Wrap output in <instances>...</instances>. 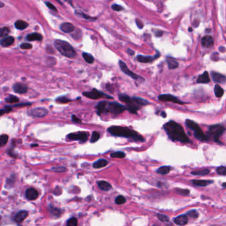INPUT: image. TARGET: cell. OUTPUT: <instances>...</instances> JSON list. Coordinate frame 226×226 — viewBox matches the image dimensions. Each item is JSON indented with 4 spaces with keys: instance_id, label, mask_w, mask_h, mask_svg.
<instances>
[{
    "instance_id": "7bdbcfd3",
    "label": "cell",
    "mask_w": 226,
    "mask_h": 226,
    "mask_svg": "<svg viewBox=\"0 0 226 226\" xmlns=\"http://www.w3.org/2000/svg\"><path fill=\"white\" fill-rule=\"evenodd\" d=\"M51 170L52 171L55 172H65L67 171V169L65 167H52Z\"/></svg>"
},
{
    "instance_id": "836d02e7",
    "label": "cell",
    "mask_w": 226,
    "mask_h": 226,
    "mask_svg": "<svg viewBox=\"0 0 226 226\" xmlns=\"http://www.w3.org/2000/svg\"><path fill=\"white\" fill-rule=\"evenodd\" d=\"M82 56L84 58V59L85 60V61L89 64H92L94 61V57L92 56L90 54L84 53L82 54Z\"/></svg>"
},
{
    "instance_id": "4fadbf2b",
    "label": "cell",
    "mask_w": 226,
    "mask_h": 226,
    "mask_svg": "<svg viewBox=\"0 0 226 226\" xmlns=\"http://www.w3.org/2000/svg\"><path fill=\"white\" fill-rule=\"evenodd\" d=\"M13 91L15 92V93L21 94L26 93L28 90V88L27 86L24 84L16 83L13 85Z\"/></svg>"
},
{
    "instance_id": "484cf974",
    "label": "cell",
    "mask_w": 226,
    "mask_h": 226,
    "mask_svg": "<svg viewBox=\"0 0 226 226\" xmlns=\"http://www.w3.org/2000/svg\"><path fill=\"white\" fill-rule=\"evenodd\" d=\"M167 62L168 64V66H169V68L170 69V70H172V69H175L178 67V65H179L178 62L176 61L175 59H172V58L171 57H167Z\"/></svg>"
},
{
    "instance_id": "4316f807",
    "label": "cell",
    "mask_w": 226,
    "mask_h": 226,
    "mask_svg": "<svg viewBox=\"0 0 226 226\" xmlns=\"http://www.w3.org/2000/svg\"><path fill=\"white\" fill-rule=\"evenodd\" d=\"M49 211H50L51 216H53L54 218H59L62 214V210L57 208H54L50 206L49 207Z\"/></svg>"
},
{
    "instance_id": "603a6c76",
    "label": "cell",
    "mask_w": 226,
    "mask_h": 226,
    "mask_svg": "<svg viewBox=\"0 0 226 226\" xmlns=\"http://www.w3.org/2000/svg\"><path fill=\"white\" fill-rule=\"evenodd\" d=\"M98 186L101 190L103 191H109L112 189V185L109 182L104 181H100L97 182Z\"/></svg>"
},
{
    "instance_id": "8992f818",
    "label": "cell",
    "mask_w": 226,
    "mask_h": 226,
    "mask_svg": "<svg viewBox=\"0 0 226 226\" xmlns=\"http://www.w3.org/2000/svg\"><path fill=\"white\" fill-rule=\"evenodd\" d=\"M126 110V106L115 101L108 102L106 109V113H110L114 115H119Z\"/></svg>"
},
{
    "instance_id": "d590c367",
    "label": "cell",
    "mask_w": 226,
    "mask_h": 226,
    "mask_svg": "<svg viewBox=\"0 0 226 226\" xmlns=\"http://www.w3.org/2000/svg\"><path fill=\"white\" fill-rule=\"evenodd\" d=\"M111 157L112 158H123L125 156V153L122 151H116L111 153Z\"/></svg>"
},
{
    "instance_id": "816d5d0a",
    "label": "cell",
    "mask_w": 226,
    "mask_h": 226,
    "mask_svg": "<svg viewBox=\"0 0 226 226\" xmlns=\"http://www.w3.org/2000/svg\"><path fill=\"white\" fill-rule=\"evenodd\" d=\"M72 121H73V122L76 123H80L82 122V121H81V120H80V119L78 118L76 115H72Z\"/></svg>"
},
{
    "instance_id": "ab89813d",
    "label": "cell",
    "mask_w": 226,
    "mask_h": 226,
    "mask_svg": "<svg viewBox=\"0 0 226 226\" xmlns=\"http://www.w3.org/2000/svg\"><path fill=\"white\" fill-rule=\"evenodd\" d=\"M126 202V199L124 196H121V195H120V196H117L116 197V198H115V202L116 204H118V205H121V204H125Z\"/></svg>"
},
{
    "instance_id": "7c38bea8",
    "label": "cell",
    "mask_w": 226,
    "mask_h": 226,
    "mask_svg": "<svg viewBox=\"0 0 226 226\" xmlns=\"http://www.w3.org/2000/svg\"><path fill=\"white\" fill-rule=\"evenodd\" d=\"M25 196L29 200H34L39 196L38 192L33 188H29L25 191Z\"/></svg>"
},
{
    "instance_id": "cb8c5ba5",
    "label": "cell",
    "mask_w": 226,
    "mask_h": 226,
    "mask_svg": "<svg viewBox=\"0 0 226 226\" xmlns=\"http://www.w3.org/2000/svg\"><path fill=\"white\" fill-rule=\"evenodd\" d=\"M14 40L15 39L13 37H6L0 41V45L4 47H7L12 45L14 43Z\"/></svg>"
},
{
    "instance_id": "e575fe53",
    "label": "cell",
    "mask_w": 226,
    "mask_h": 226,
    "mask_svg": "<svg viewBox=\"0 0 226 226\" xmlns=\"http://www.w3.org/2000/svg\"><path fill=\"white\" fill-rule=\"evenodd\" d=\"M9 139L8 135L6 134H3L0 135V147H4L7 143Z\"/></svg>"
},
{
    "instance_id": "681fc988",
    "label": "cell",
    "mask_w": 226,
    "mask_h": 226,
    "mask_svg": "<svg viewBox=\"0 0 226 226\" xmlns=\"http://www.w3.org/2000/svg\"><path fill=\"white\" fill-rule=\"evenodd\" d=\"M112 8L113 10L116 11H121L123 10V7L122 6H121V5H117V4L112 5Z\"/></svg>"
},
{
    "instance_id": "44dd1931",
    "label": "cell",
    "mask_w": 226,
    "mask_h": 226,
    "mask_svg": "<svg viewBox=\"0 0 226 226\" xmlns=\"http://www.w3.org/2000/svg\"><path fill=\"white\" fill-rule=\"evenodd\" d=\"M60 29L66 33H70L74 30V26L70 23H64L60 25Z\"/></svg>"
},
{
    "instance_id": "83f0119b",
    "label": "cell",
    "mask_w": 226,
    "mask_h": 226,
    "mask_svg": "<svg viewBox=\"0 0 226 226\" xmlns=\"http://www.w3.org/2000/svg\"><path fill=\"white\" fill-rule=\"evenodd\" d=\"M27 39L29 41H33V40H41L43 39V36L41 34L37 33H34L28 34Z\"/></svg>"
},
{
    "instance_id": "f907efd6",
    "label": "cell",
    "mask_w": 226,
    "mask_h": 226,
    "mask_svg": "<svg viewBox=\"0 0 226 226\" xmlns=\"http://www.w3.org/2000/svg\"><path fill=\"white\" fill-rule=\"evenodd\" d=\"M32 47H33V46H32V45H31L30 43H23V44L20 46V47H21L22 49H31Z\"/></svg>"
},
{
    "instance_id": "c3c4849f",
    "label": "cell",
    "mask_w": 226,
    "mask_h": 226,
    "mask_svg": "<svg viewBox=\"0 0 226 226\" xmlns=\"http://www.w3.org/2000/svg\"><path fill=\"white\" fill-rule=\"evenodd\" d=\"M66 224L68 226H76L78 225L77 219L75 218H71L68 220Z\"/></svg>"
},
{
    "instance_id": "52a82bcc",
    "label": "cell",
    "mask_w": 226,
    "mask_h": 226,
    "mask_svg": "<svg viewBox=\"0 0 226 226\" xmlns=\"http://www.w3.org/2000/svg\"><path fill=\"white\" fill-rule=\"evenodd\" d=\"M83 95L84 96L90 98L92 100H98L99 98H107V99H113V97L110 96L109 95L104 94L103 92L98 90L95 88L92 89V90L90 92H85L83 93Z\"/></svg>"
},
{
    "instance_id": "7402d4cb",
    "label": "cell",
    "mask_w": 226,
    "mask_h": 226,
    "mask_svg": "<svg viewBox=\"0 0 226 226\" xmlns=\"http://www.w3.org/2000/svg\"><path fill=\"white\" fill-rule=\"evenodd\" d=\"M210 81L209 74L208 72H204L200 76H199L197 79V83L198 84H208Z\"/></svg>"
},
{
    "instance_id": "ba28073f",
    "label": "cell",
    "mask_w": 226,
    "mask_h": 226,
    "mask_svg": "<svg viewBox=\"0 0 226 226\" xmlns=\"http://www.w3.org/2000/svg\"><path fill=\"white\" fill-rule=\"evenodd\" d=\"M89 133L84 131H78L76 133H72L67 135L68 139L72 141H80L82 143H85L88 140Z\"/></svg>"
},
{
    "instance_id": "f35d334b",
    "label": "cell",
    "mask_w": 226,
    "mask_h": 226,
    "mask_svg": "<svg viewBox=\"0 0 226 226\" xmlns=\"http://www.w3.org/2000/svg\"><path fill=\"white\" fill-rule=\"evenodd\" d=\"M10 30L8 27H4V28H0V37H6L9 33H10Z\"/></svg>"
},
{
    "instance_id": "8fae6325",
    "label": "cell",
    "mask_w": 226,
    "mask_h": 226,
    "mask_svg": "<svg viewBox=\"0 0 226 226\" xmlns=\"http://www.w3.org/2000/svg\"><path fill=\"white\" fill-rule=\"evenodd\" d=\"M158 100L163 101H171V102L181 104V105H183V104L185 103V102L178 100L177 98L175 96V95H172L171 94H169L160 95L158 96Z\"/></svg>"
},
{
    "instance_id": "8d00e7d4",
    "label": "cell",
    "mask_w": 226,
    "mask_h": 226,
    "mask_svg": "<svg viewBox=\"0 0 226 226\" xmlns=\"http://www.w3.org/2000/svg\"><path fill=\"white\" fill-rule=\"evenodd\" d=\"M186 215L187 216H189L190 218H194V219H196L198 218L199 217V214L197 210H191L190 211H188V212L186 214Z\"/></svg>"
},
{
    "instance_id": "9f6ffc18",
    "label": "cell",
    "mask_w": 226,
    "mask_h": 226,
    "mask_svg": "<svg viewBox=\"0 0 226 226\" xmlns=\"http://www.w3.org/2000/svg\"><path fill=\"white\" fill-rule=\"evenodd\" d=\"M127 53H128L129 55H133V54H135V52H134V51L131 50V48H129V49H127Z\"/></svg>"
},
{
    "instance_id": "7dc6e473",
    "label": "cell",
    "mask_w": 226,
    "mask_h": 226,
    "mask_svg": "<svg viewBox=\"0 0 226 226\" xmlns=\"http://www.w3.org/2000/svg\"><path fill=\"white\" fill-rule=\"evenodd\" d=\"M216 171L218 175L225 176L226 175V168L224 166L219 167L218 169H217Z\"/></svg>"
},
{
    "instance_id": "db71d44e",
    "label": "cell",
    "mask_w": 226,
    "mask_h": 226,
    "mask_svg": "<svg viewBox=\"0 0 226 226\" xmlns=\"http://www.w3.org/2000/svg\"><path fill=\"white\" fill-rule=\"evenodd\" d=\"M46 5H47V7H48L49 9H51V10H54V11H57L56 8L55 7L54 5L52 4L51 3H50V2H47V3H46Z\"/></svg>"
},
{
    "instance_id": "ffe728a7",
    "label": "cell",
    "mask_w": 226,
    "mask_h": 226,
    "mask_svg": "<svg viewBox=\"0 0 226 226\" xmlns=\"http://www.w3.org/2000/svg\"><path fill=\"white\" fill-rule=\"evenodd\" d=\"M202 45L205 48H210L214 45V39L211 36H205L202 39Z\"/></svg>"
},
{
    "instance_id": "9c48e42d",
    "label": "cell",
    "mask_w": 226,
    "mask_h": 226,
    "mask_svg": "<svg viewBox=\"0 0 226 226\" xmlns=\"http://www.w3.org/2000/svg\"><path fill=\"white\" fill-rule=\"evenodd\" d=\"M119 65H120V67L121 68V70H122V72H123V73H125L126 75H127V76H130L131 78H132L134 80H144V79L142 77H141L140 76H139V75L135 74L134 72H133L131 70H130L129 68L127 67V66L126 64L123 62L122 60H120L119 61Z\"/></svg>"
},
{
    "instance_id": "be15d7a7",
    "label": "cell",
    "mask_w": 226,
    "mask_h": 226,
    "mask_svg": "<svg viewBox=\"0 0 226 226\" xmlns=\"http://www.w3.org/2000/svg\"><path fill=\"white\" fill-rule=\"evenodd\" d=\"M222 186H223V188H225V186H226V183H225V182H224V183H223Z\"/></svg>"
},
{
    "instance_id": "680465c9",
    "label": "cell",
    "mask_w": 226,
    "mask_h": 226,
    "mask_svg": "<svg viewBox=\"0 0 226 226\" xmlns=\"http://www.w3.org/2000/svg\"><path fill=\"white\" fill-rule=\"evenodd\" d=\"M163 33L162 31H158V32H156V33H155V35L157 37H161L163 35Z\"/></svg>"
},
{
    "instance_id": "11a10c76",
    "label": "cell",
    "mask_w": 226,
    "mask_h": 226,
    "mask_svg": "<svg viewBox=\"0 0 226 226\" xmlns=\"http://www.w3.org/2000/svg\"><path fill=\"white\" fill-rule=\"evenodd\" d=\"M136 23H137V27L139 28V29H142L143 27V23H142V21H141L139 19H136Z\"/></svg>"
},
{
    "instance_id": "3957f363",
    "label": "cell",
    "mask_w": 226,
    "mask_h": 226,
    "mask_svg": "<svg viewBox=\"0 0 226 226\" xmlns=\"http://www.w3.org/2000/svg\"><path fill=\"white\" fill-rule=\"evenodd\" d=\"M54 47L63 56L73 59L76 56V51L68 43L62 40H56L54 43Z\"/></svg>"
},
{
    "instance_id": "d4e9b609",
    "label": "cell",
    "mask_w": 226,
    "mask_h": 226,
    "mask_svg": "<svg viewBox=\"0 0 226 226\" xmlns=\"http://www.w3.org/2000/svg\"><path fill=\"white\" fill-rule=\"evenodd\" d=\"M108 161H106V159L101 158L94 162L93 164V167L94 168V169H101V168L106 167L107 165H108Z\"/></svg>"
},
{
    "instance_id": "e0dca14e",
    "label": "cell",
    "mask_w": 226,
    "mask_h": 226,
    "mask_svg": "<svg viewBox=\"0 0 226 226\" xmlns=\"http://www.w3.org/2000/svg\"><path fill=\"white\" fill-rule=\"evenodd\" d=\"M29 215L28 211H20L17 213L14 217V221L17 224H20L24 221V220L27 218Z\"/></svg>"
},
{
    "instance_id": "ee69618b",
    "label": "cell",
    "mask_w": 226,
    "mask_h": 226,
    "mask_svg": "<svg viewBox=\"0 0 226 226\" xmlns=\"http://www.w3.org/2000/svg\"><path fill=\"white\" fill-rule=\"evenodd\" d=\"M56 102L60 103H67L68 102H70V101H71V100L68 99V98H67L65 96H61V97L58 98L56 100Z\"/></svg>"
},
{
    "instance_id": "30bf717a",
    "label": "cell",
    "mask_w": 226,
    "mask_h": 226,
    "mask_svg": "<svg viewBox=\"0 0 226 226\" xmlns=\"http://www.w3.org/2000/svg\"><path fill=\"white\" fill-rule=\"evenodd\" d=\"M48 110L42 107H38L33 109L29 110L27 112V114L31 117H43L45 116L48 114Z\"/></svg>"
},
{
    "instance_id": "91938a15",
    "label": "cell",
    "mask_w": 226,
    "mask_h": 226,
    "mask_svg": "<svg viewBox=\"0 0 226 226\" xmlns=\"http://www.w3.org/2000/svg\"><path fill=\"white\" fill-rule=\"evenodd\" d=\"M161 116L163 117H166L167 115H166V113L165 112H162L161 113Z\"/></svg>"
},
{
    "instance_id": "5bb4252c",
    "label": "cell",
    "mask_w": 226,
    "mask_h": 226,
    "mask_svg": "<svg viewBox=\"0 0 226 226\" xmlns=\"http://www.w3.org/2000/svg\"><path fill=\"white\" fill-rule=\"evenodd\" d=\"M173 221L176 225H185L188 224V218L186 214H182V215H180L174 218Z\"/></svg>"
},
{
    "instance_id": "2e32d148",
    "label": "cell",
    "mask_w": 226,
    "mask_h": 226,
    "mask_svg": "<svg viewBox=\"0 0 226 226\" xmlns=\"http://www.w3.org/2000/svg\"><path fill=\"white\" fill-rule=\"evenodd\" d=\"M160 56V54L158 53V54H156L155 56H143V55H138L137 56V60L139 62L142 63H149L152 62L154 59H156V58H158Z\"/></svg>"
},
{
    "instance_id": "1f68e13d",
    "label": "cell",
    "mask_w": 226,
    "mask_h": 226,
    "mask_svg": "<svg viewBox=\"0 0 226 226\" xmlns=\"http://www.w3.org/2000/svg\"><path fill=\"white\" fill-rule=\"evenodd\" d=\"M170 171V167L169 166H163L161 167L158 169L156 170V172L160 175H166L167 174H169Z\"/></svg>"
},
{
    "instance_id": "7a4b0ae2",
    "label": "cell",
    "mask_w": 226,
    "mask_h": 226,
    "mask_svg": "<svg viewBox=\"0 0 226 226\" xmlns=\"http://www.w3.org/2000/svg\"><path fill=\"white\" fill-rule=\"evenodd\" d=\"M108 131L111 135L116 136V137H125L135 141L143 142L145 141V139L142 137V135L139 134L134 130L129 129L127 127L115 125L112 126L108 129Z\"/></svg>"
},
{
    "instance_id": "f546056e",
    "label": "cell",
    "mask_w": 226,
    "mask_h": 226,
    "mask_svg": "<svg viewBox=\"0 0 226 226\" xmlns=\"http://www.w3.org/2000/svg\"><path fill=\"white\" fill-rule=\"evenodd\" d=\"M210 173V170L207 169L198 170H194V171L191 172V175H194V176H205L207 175Z\"/></svg>"
},
{
    "instance_id": "f6af8a7d",
    "label": "cell",
    "mask_w": 226,
    "mask_h": 226,
    "mask_svg": "<svg viewBox=\"0 0 226 226\" xmlns=\"http://www.w3.org/2000/svg\"><path fill=\"white\" fill-rule=\"evenodd\" d=\"M157 218L162 222H169L170 221V219L169 217L167 216L166 215H164V214H158Z\"/></svg>"
},
{
    "instance_id": "ac0fdd59",
    "label": "cell",
    "mask_w": 226,
    "mask_h": 226,
    "mask_svg": "<svg viewBox=\"0 0 226 226\" xmlns=\"http://www.w3.org/2000/svg\"><path fill=\"white\" fill-rule=\"evenodd\" d=\"M192 182L195 186L204 187L213 183L214 181H210V180H192Z\"/></svg>"
},
{
    "instance_id": "d6a6232c",
    "label": "cell",
    "mask_w": 226,
    "mask_h": 226,
    "mask_svg": "<svg viewBox=\"0 0 226 226\" xmlns=\"http://www.w3.org/2000/svg\"><path fill=\"white\" fill-rule=\"evenodd\" d=\"M133 100L135 101V102L139 106H146L148 105L149 102L148 101L143 99V98H139V97H133Z\"/></svg>"
},
{
    "instance_id": "b9f144b4",
    "label": "cell",
    "mask_w": 226,
    "mask_h": 226,
    "mask_svg": "<svg viewBox=\"0 0 226 226\" xmlns=\"http://www.w3.org/2000/svg\"><path fill=\"white\" fill-rule=\"evenodd\" d=\"M100 137V134L97 131H94L93 133H92V137H91V139H90V142L92 143H95L98 139H99Z\"/></svg>"
},
{
    "instance_id": "74e56055",
    "label": "cell",
    "mask_w": 226,
    "mask_h": 226,
    "mask_svg": "<svg viewBox=\"0 0 226 226\" xmlns=\"http://www.w3.org/2000/svg\"><path fill=\"white\" fill-rule=\"evenodd\" d=\"M176 192L181 196H188L190 194V190L188 189H181V188H176Z\"/></svg>"
},
{
    "instance_id": "6125c7cd",
    "label": "cell",
    "mask_w": 226,
    "mask_h": 226,
    "mask_svg": "<svg viewBox=\"0 0 226 226\" xmlns=\"http://www.w3.org/2000/svg\"><path fill=\"white\" fill-rule=\"evenodd\" d=\"M4 6V4H3L2 2L0 1V8H1V7H3Z\"/></svg>"
},
{
    "instance_id": "60d3db41",
    "label": "cell",
    "mask_w": 226,
    "mask_h": 226,
    "mask_svg": "<svg viewBox=\"0 0 226 226\" xmlns=\"http://www.w3.org/2000/svg\"><path fill=\"white\" fill-rule=\"evenodd\" d=\"M5 100H6V101H7V102H8V103H13L18 102V101H19V98H17V96H15V95H9V96L6 98V99H5Z\"/></svg>"
},
{
    "instance_id": "4dcf8cb0",
    "label": "cell",
    "mask_w": 226,
    "mask_h": 226,
    "mask_svg": "<svg viewBox=\"0 0 226 226\" xmlns=\"http://www.w3.org/2000/svg\"><path fill=\"white\" fill-rule=\"evenodd\" d=\"M214 94L217 98H221L224 94V90L221 86L218 84H216L214 86Z\"/></svg>"
},
{
    "instance_id": "6f0895ef",
    "label": "cell",
    "mask_w": 226,
    "mask_h": 226,
    "mask_svg": "<svg viewBox=\"0 0 226 226\" xmlns=\"http://www.w3.org/2000/svg\"><path fill=\"white\" fill-rule=\"evenodd\" d=\"M106 88L107 89H108V91H110V92H112V86L111 84H107L106 86Z\"/></svg>"
},
{
    "instance_id": "f5cc1de1",
    "label": "cell",
    "mask_w": 226,
    "mask_h": 226,
    "mask_svg": "<svg viewBox=\"0 0 226 226\" xmlns=\"http://www.w3.org/2000/svg\"><path fill=\"white\" fill-rule=\"evenodd\" d=\"M78 15H80L82 17H83V18H84L86 19H88V20H95V19H93L92 18V17L90 16L89 15H85L84 13H76Z\"/></svg>"
},
{
    "instance_id": "9a60e30c",
    "label": "cell",
    "mask_w": 226,
    "mask_h": 226,
    "mask_svg": "<svg viewBox=\"0 0 226 226\" xmlns=\"http://www.w3.org/2000/svg\"><path fill=\"white\" fill-rule=\"evenodd\" d=\"M211 78H212L213 80L215 82L221 83V84H224L225 82L226 78L224 75L218 73V72H211Z\"/></svg>"
},
{
    "instance_id": "f1b7e54d",
    "label": "cell",
    "mask_w": 226,
    "mask_h": 226,
    "mask_svg": "<svg viewBox=\"0 0 226 226\" xmlns=\"http://www.w3.org/2000/svg\"><path fill=\"white\" fill-rule=\"evenodd\" d=\"M15 28L19 30H23L28 27V23L22 20H17L15 23Z\"/></svg>"
},
{
    "instance_id": "bcb514c9",
    "label": "cell",
    "mask_w": 226,
    "mask_h": 226,
    "mask_svg": "<svg viewBox=\"0 0 226 226\" xmlns=\"http://www.w3.org/2000/svg\"><path fill=\"white\" fill-rule=\"evenodd\" d=\"M12 111V108L10 106H5L4 109H0V116L4 115L5 114H8L10 112Z\"/></svg>"
},
{
    "instance_id": "6da1fadb",
    "label": "cell",
    "mask_w": 226,
    "mask_h": 226,
    "mask_svg": "<svg viewBox=\"0 0 226 226\" xmlns=\"http://www.w3.org/2000/svg\"><path fill=\"white\" fill-rule=\"evenodd\" d=\"M163 128L172 141H178L182 143H190L191 141L188 137L184 128L181 124L171 120L165 123Z\"/></svg>"
},
{
    "instance_id": "d6986e66",
    "label": "cell",
    "mask_w": 226,
    "mask_h": 226,
    "mask_svg": "<svg viewBox=\"0 0 226 226\" xmlns=\"http://www.w3.org/2000/svg\"><path fill=\"white\" fill-rule=\"evenodd\" d=\"M108 102V101H101L97 104V106H95V109H96V112L98 115H100L103 113H106V109Z\"/></svg>"
},
{
    "instance_id": "5b68a950",
    "label": "cell",
    "mask_w": 226,
    "mask_h": 226,
    "mask_svg": "<svg viewBox=\"0 0 226 226\" xmlns=\"http://www.w3.org/2000/svg\"><path fill=\"white\" fill-rule=\"evenodd\" d=\"M186 125L188 128L192 130L194 133V137L196 139L201 141H209L207 135L204 134V132L202 131L200 127L194 121L190 120H186Z\"/></svg>"
},
{
    "instance_id": "277c9868",
    "label": "cell",
    "mask_w": 226,
    "mask_h": 226,
    "mask_svg": "<svg viewBox=\"0 0 226 226\" xmlns=\"http://www.w3.org/2000/svg\"><path fill=\"white\" fill-rule=\"evenodd\" d=\"M225 131V129L224 126L220 124H216L208 127L206 135L209 140H212L216 143L222 144L219 141V137L224 134Z\"/></svg>"
},
{
    "instance_id": "94428289",
    "label": "cell",
    "mask_w": 226,
    "mask_h": 226,
    "mask_svg": "<svg viewBox=\"0 0 226 226\" xmlns=\"http://www.w3.org/2000/svg\"><path fill=\"white\" fill-rule=\"evenodd\" d=\"M39 145L38 144H33L31 145V147H38Z\"/></svg>"
}]
</instances>
